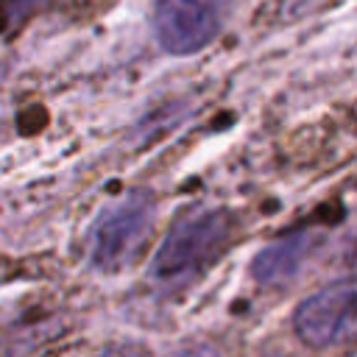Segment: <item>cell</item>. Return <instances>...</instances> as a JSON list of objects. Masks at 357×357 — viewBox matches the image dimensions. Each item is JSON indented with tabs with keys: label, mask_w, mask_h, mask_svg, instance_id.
Returning a JSON list of instances; mask_svg holds the SVG:
<instances>
[{
	"label": "cell",
	"mask_w": 357,
	"mask_h": 357,
	"mask_svg": "<svg viewBox=\"0 0 357 357\" xmlns=\"http://www.w3.org/2000/svg\"><path fill=\"white\" fill-rule=\"evenodd\" d=\"M312 243H315L312 231H293L259 248V254L251 262L254 279L262 284H282L293 279L301 271L307 254L312 251Z\"/></svg>",
	"instance_id": "5"
},
{
	"label": "cell",
	"mask_w": 357,
	"mask_h": 357,
	"mask_svg": "<svg viewBox=\"0 0 357 357\" xmlns=\"http://www.w3.org/2000/svg\"><path fill=\"white\" fill-rule=\"evenodd\" d=\"M234 231L231 218L223 209H195L178 218L165 234L151 262V279L167 287L187 284L206 273Z\"/></svg>",
	"instance_id": "1"
},
{
	"label": "cell",
	"mask_w": 357,
	"mask_h": 357,
	"mask_svg": "<svg viewBox=\"0 0 357 357\" xmlns=\"http://www.w3.org/2000/svg\"><path fill=\"white\" fill-rule=\"evenodd\" d=\"M103 357H148V354L137 346H112L103 351Z\"/></svg>",
	"instance_id": "6"
},
{
	"label": "cell",
	"mask_w": 357,
	"mask_h": 357,
	"mask_svg": "<svg viewBox=\"0 0 357 357\" xmlns=\"http://www.w3.org/2000/svg\"><path fill=\"white\" fill-rule=\"evenodd\" d=\"M231 0H156L153 31L173 56H190L212 45L223 28Z\"/></svg>",
	"instance_id": "3"
},
{
	"label": "cell",
	"mask_w": 357,
	"mask_h": 357,
	"mask_svg": "<svg viewBox=\"0 0 357 357\" xmlns=\"http://www.w3.org/2000/svg\"><path fill=\"white\" fill-rule=\"evenodd\" d=\"M153 226V198L134 190L95 220L89 234V262L103 273H117L137 259Z\"/></svg>",
	"instance_id": "2"
},
{
	"label": "cell",
	"mask_w": 357,
	"mask_h": 357,
	"mask_svg": "<svg viewBox=\"0 0 357 357\" xmlns=\"http://www.w3.org/2000/svg\"><path fill=\"white\" fill-rule=\"evenodd\" d=\"M173 357H218V351H212L209 346H190V349H184Z\"/></svg>",
	"instance_id": "7"
},
{
	"label": "cell",
	"mask_w": 357,
	"mask_h": 357,
	"mask_svg": "<svg viewBox=\"0 0 357 357\" xmlns=\"http://www.w3.org/2000/svg\"><path fill=\"white\" fill-rule=\"evenodd\" d=\"M351 326H354V282L349 276L307 296L293 315L296 335L315 349L340 343L346 335H351Z\"/></svg>",
	"instance_id": "4"
}]
</instances>
